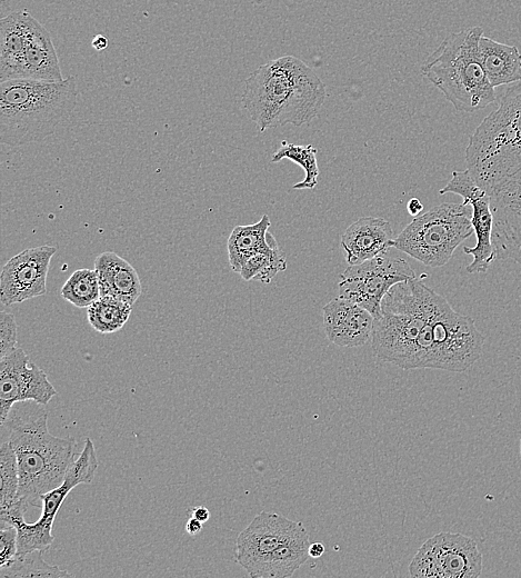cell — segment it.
<instances>
[{"mask_svg":"<svg viewBox=\"0 0 521 578\" xmlns=\"http://www.w3.org/2000/svg\"><path fill=\"white\" fill-rule=\"evenodd\" d=\"M325 86L302 60L287 54L261 64L246 80L242 106L260 132L309 123L322 108Z\"/></svg>","mask_w":521,"mask_h":578,"instance_id":"obj_1","label":"cell"},{"mask_svg":"<svg viewBox=\"0 0 521 578\" xmlns=\"http://www.w3.org/2000/svg\"><path fill=\"white\" fill-rule=\"evenodd\" d=\"M78 93L73 76L59 81H1L0 141L20 147L51 136L73 111Z\"/></svg>","mask_w":521,"mask_h":578,"instance_id":"obj_2","label":"cell"},{"mask_svg":"<svg viewBox=\"0 0 521 578\" xmlns=\"http://www.w3.org/2000/svg\"><path fill=\"white\" fill-rule=\"evenodd\" d=\"M8 441L18 461V498L27 506H42L41 496L60 486L72 466L74 440L50 434L43 410L8 416Z\"/></svg>","mask_w":521,"mask_h":578,"instance_id":"obj_3","label":"cell"},{"mask_svg":"<svg viewBox=\"0 0 521 578\" xmlns=\"http://www.w3.org/2000/svg\"><path fill=\"white\" fill-rule=\"evenodd\" d=\"M444 299L419 278L391 287L373 323L374 355L384 362L412 369L418 338Z\"/></svg>","mask_w":521,"mask_h":578,"instance_id":"obj_4","label":"cell"},{"mask_svg":"<svg viewBox=\"0 0 521 578\" xmlns=\"http://www.w3.org/2000/svg\"><path fill=\"white\" fill-rule=\"evenodd\" d=\"M482 36L481 27L451 33L421 67V73L459 111L474 112L497 99L479 53Z\"/></svg>","mask_w":521,"mask_h":578,"instance_id":"obj_5","label":"cell"},{"mask_svg":"<svg viewBox=\"0 0 521 578\" xmlns=\"http://www.w3.org/2000/svg\"><path fill=\"white\" fill-rule=\"evenodd\" d=\"M465 161L475 182L488 192L521 169V83L509 88L498 108L475 128Z\"/></svg>","mask_w":521,"mask_h":578,"instance_id":"obj_6","label":"cell"},{"mask_svg":"<svg viewBox=\"0 0 521 578\" xmlns=\"http://www.w3.org/2000/svg\"><path fill=\"white\" fill-rule=\"evenodd\" d=\"M483 343L474 320L455 311L444 299L418 338L412 369L463 372L479 360Z\"/></svg>","mask_w":521,"mask_h":578,"instance_id":"obj_7","label":"cell"},{"mask_svg":"<svg viewBox=\"0 0 521 578\" xmlns=\"http://www.w3.org/2000/svg\"><path fill=\"white\" fill-rule=\"evenodd\" d=\"M471 213V206L463 202L434 206L405 226L394 238L393 248L424 266L442 267L472 235Z\"/></svg>","mask_w":521,"mask_h":578,"instance_id":"obj_8","label":"cell"},{"mask_svg":"<svg viewBox=\"0 0 521 578\" xmlns=\"http://www.w3.org/2000/svg\"><path fill=\"white\" fill-rule=\"evenodd\" d=\"M94 445L90 438L84 441L80 456L73 461L62 484L41 496L42 511L32 524L24 521L27 506L19 501L4 511H0V525H12L17 529L18 555L50 549L54 537L52 527L56 516L68 494L78 485L91 484L98 469Z\"/></svg>","mask_w":521,"mask_h":578,"instance_id":"obj_9","label":"cell"},{"mask_svg":"<svg viewBox=\"0 0 521 578\" xmlns=\"http://www.w3.org/2000/svg\"><path fill=\"white\" fill-rule=\"evenodd\" d=\"M481 572L482 555L475 540L460 532L430 537L409 565L413 578H477Z\"/></svg>","mask_w":521,"mask_h":578,"instance_id":"obj_10","label":"cell"},{"mask_svg":"<svg viewBox=\"0 0 521 578\" xmlns=\"http://www.w3.org/2000/svg\"><path fill=\"white\" fill-rule=\"evenodd\" d=\"M413 278L417 276L405 259L379 256L358 265H348L340 275L339 297L367 309L375 319L390 288Z\"/></svg>","mask_w":521,"mask_h":578,"instance_id":"obj_11","label":"cell"},{"mask_svg":"<svg viewBox=\"0 0 521 578\" xmlns=\"http://www.w3.org/2000/svg\"><path fill=\"white\" fill-rule=\"evenodd\" d=\"M57 395L46 372L21 348L0 359V422L4 423L18 402L33 401L46 406Z\"/></svg>","mask_w":521,"mask_h":578,"instance_id":"obj_12","label":"cell"},{"mask_svg":"<svg viewBox=\"0 0 521 578\" xmlns=\"http://www.w3.org/2000/svg\"><path fill=\"white\" fill-rule=\"evenodd\" d=\"M455 193L462 197L464 205L472 208L471 223L475 235V245L464 247L463 251L473 257L467 267L469 273L487 272L494 258L492 245L493 215L490 193L481 188L468 169L452 171L450 181L439 190L440 195Z\"/></svg>","mask_w":521,"mask_h":578,"instance_id":"obj_13","label":"cell"},{"mask_svg":"<svg viewBox=\"0 0 521 578\" xmlns=\"http://www.w3.org/2000/svg\"><path fill=\"white\" fill-rule=\"evenodd\" d=\"M303 527L302 522L282 515L260 512L237 537L236 561L250 577L256 578L267 558Z\"/></svg>","mask_w":521,"mask_h":578,"instance_id":"obj_14","label":"cell"},{"mask_svg":"<svg viewBox=\"0 0 521 578\" xmlns=\"http://www.w3.org/2000/svg\"><path fill=\"white\" fill-rule=\"evenodd\" d=\"M57 248L39 246L11 257L0 273V301L12 306L47 292V277Z\"/></svg>","mask_w":521,"mask_h":578,"instance_id":"obj_15","label":"cell"},{"mask_svg":"<svg viewBox=\"0 0 521 578\" xmlns=\"http://www.w3.org/2000/svg\"><path fill=\"white\" fill-rule=\"evenodd\" d=\"M495 260L512 259L521 267V169L490 192Z\"/></svg>","mask_w":521,"mask_h":578,"instance_id":"obj_16","label":"cell"},{"mask_svg":"<svg viewBox=\"0 0 521 578\" xmlns=\"http://www.w3.org/2000/svg\"><path fill=\"white\" fill-rule=\"evenodd\" d=\"M322 322L331 342L353 348L372 338L374 317L355 302L338 297L322 307Z\"/></svg>","mask_w":521,"mask_h":578,"instance_id":"obj_17","label":"cell"},{"mask_svg":"<svg viewBox=\"0 0 521 578\" xmlns=\"http://www.w3.org/2000/svg\"><path fill=\"white\" fill-rule=\"evenodd\" d=\"M13 79L62 80V72L49 31L30 13L26 18V44Z\"/></svg>","mask_w":521,"mask_h":578,"instance_id":"obj_18","label":"cell"},{"mask_svg":"<svg viewBox=\"0 0 521 578\" xmlns=\"http://www.w3.org/2000/svg\"><path fill=\"white\" fill-rule=\"evenodd\" d=\"M390 222L378 217H361L341 236L340 245L349 266L385 255L393 247Z\"/></svg>","mask_w":521,"mask_h":578,"instance_id":"obj_19","label":"cell"},{"mask_svg":"<svg viewBox=\"0 0 521 578\" xmlns=\"http://www.w3.org/2000/svg\"><path fill=\"white\" fill-rule=\"evenodd\" d=\"M94 270L100 285V296H110L134 305L142 293V285L134 267L114 251L97 256Z\"/></svg>","mask_w":521,"mask_h":578,"instance_id":"obj_20","label":"cell"},{"mask_svg":"<svg viewBox=\"0 0 521 578\" xmlns=\"http://www.w3.org/2000/svg\"><path fill=\"white\" fill-rule=\"evenodd\" d=\"M270 225V218L264 213L254 223L233 228L228 238L227 249L229 265L234 272L239 273L251 256L278 246L275 238L269 231Z\"/></svg>","mask_w":521,"mask_h":578,"instance_id":"obj_21","label":"cell"},{"mask_svg":"<svg viewBox=\"0 0 521 578\" xmlns=\"http://www.w3.org/2000/svg\"><path fill=\"white\" fill-rule=\"evenodd\" d=\"M479 53L484 72L493 88L521 81V53L515 46L482 36Z\"/></svg>","mask_w":521,"mask_h":578,"instance_id":"obj_22","label":"cell"},{"mask_svg":"<svg viewBox=\"0 0 521 578\" xmlns=\"http://www.w3.org/2000/svg\"><path fill=\"white\" fill-rule=\"evenodd\" d=\"M309 545V535L303 527L267 558L256 578L291 577L307 561Z\"/></svg>","mask_w":521,"mask_h":578,"instance_id":"obj_23","label":"cell"},{"mask_svg":"<svg viewBox=\"0 0 521 578\" xmlns=\"http://www.w3.org/2000/svg\"><path fill=\"white\" fill-rule=\"evenodd\" d=\"M27 13L13 11L0 21V81L13 79L26 44Z\"/></svg>","mask_w":521,"mask_h":578,"instance_id":"obj_24","label":"cell"},{"mask_svg":"<svg viewBox=\"0 0 521 578\" xmlns=\"http://www.w3.org/2000/svg\"><path fill=\"white\" fill-rule=\"evenodd\" d=\"M87 309L88 322L97 332L112 333L128 322L132 305L110 296H100Z\"/></svg>","mask_w":521,"mask_h":578,"instance_id":"obj_25","label":"cell"},{"mask_svg":"<svg viewBox=\"0 0 521 578\" xmlns=\"http://www.w3.org/2000/svg\"><path fill=\"white\" fill-rule=\"evenodd\" d=\"M318 149L312 144H294L287 140L281 141V146L271 157L272 162L289 159L301 166L304 170V179L293 185V189H313L318 183L319 168L317 162Z\"/></svg>","mask_w":521,"mask_h":578,"instance_id":"obj_26","label":"cell"},{"mask_svg":"<svg viewBox=\"0 0 521 578\" xmlns=\"http://www.w3.org/2000/svg\"><path fill=\"white\" fill-rule=\"evenodd\" d=\"M61 297L78 308H88L100 297V285L94 269L81 268L63 283Z\"/></svg>","mask_w":521,"mask_h":578,"instance_id":"obj_27","label":"cell"},{"mask_svg":"<svg viewBox=\"0 0 521 578\" xmlns=\"http://www.w3.org/2000/svg\"><path fill=\"white\" fill-rule=\"evenodd\" d=\"M287 269V259L279 245L251 256L242 266L240 276L243 280H257L270 283L278 272Z\"/></svg>","mask_w":521,"mask_h":578,"instance_id":"obj_28","label":"cell"},{"mask_svg":"<svg viewBox=\"0 0 521 578\" xmlns=\"http://www.w3.org/2000/svg\"><path fill=\"white\" fill-rule=\"evenodd\" d=\"M41 550H36L23 556H17L13 562L0 569L1 578H22V577H42V578H64L72 577L66 570L58 566L47 564L42 558Z\"/></svg>","mask_w":521,"mask_h":578,"instance_id":"obj_29","label":"cell"},{"mask_svg":"<svg viewBox=\"0 0 521 578\" xmlns=\"http://www.w3.org/2000/svg\"><path fill=\"white\" fill-rule=\"evenodd\" d=\"M19 469L16 452L9 441L0 447V511L19 500Z\"/></svg>","mask_w":521,"mask_h":578,"instance_id":"obj_30","label":"cell"},{"mask_svg":"<svg viewBox=\"0 0 521 578\" xmlns=\"http://www.w3.org/2000/svg\"><path fill=\"white\" fill-rule=\"evenodd\" d=\"M18 326L12 313L0 312V359L13 351L17 347Z\"/></svg>","mask_w":521,"mask_h":578,"instance_id":"obj_31","label":"cell"},{"mask_svg":"<svg viewBox=\"0 0 521 578\" xmlns=\"http://www.w3.org/2000/svg\"><path fill=\"white\" fill-rule=\"evenodd\" d=\"M0 569L13 562L18 555L17 529L12 525H0Z\"/></svg>","mask_w":521,"mask_h":578,"instance_id":"obj_32","label":"cell"},{"mask_svg":"<svg viewBox=\"0 0 521 578\" xmlns=\"http://www.w3.org/2000/svg\"><path fill=\"white\" fill-rule=\"evenodd\" d=\"M202 524L203 522H201L200 520L196 519L194 517H191L187 521L186 531L191 536L197 535L202 530Z\"/></svg>","mask_w":521,"mask_h":578,"instance_id":"obj_33","label":"cell"},{"mask_svg":"<svg viewBox=\"0 0 521 578\" xmlns=\"http://www.w3.org/2000/svg\"><path fill=\"white\" fill-rule=\"evenodd\" d=\"M191 517H194L201 522H206L210 518V512L207 507L198 506L191 510Z\"/></svg>","mask_w":521,"mask_h":578,"instance_id":"obj_34","label":"cell"},{"mask_svg":"<svg viewBox=\"0 0 521 578\" xmlns=\"http://www.w3.org/2000/svg\"><path fill=\"white\" fill-rule=\"evenodd\" d=\"M407 210L411 216H417L423 210V205L418 198H411L407 203Z\"/></svg>","mask_w":521,"mask_h":578,"instance_id":"obj_35","label":"cell"},{"mask_svg":"<svg viewBox=\"0 0 521 578\" xmlns=\"http://www.w3.org/2000/svg\"><path fill=\"white\" fill-rule=\"evenodd\" d=\"M325 547L320 541H314L309 545V557L319 558L324 554Z\"/></svg>","mask_w":521,"mask_h":578,"instance_id":"obj_36","label":"cell"},{"mask_svg":"<svg viewBox=\"0 0 521 578\" xmlns=\"http://www.w3.org/2000/svg\"><path fill=\"white\" fill-rule=\"evenodd\" d=\"M91 44L96 50L101 51L108 47V39L102 34H97Z\"/></svg>","mask_w":521,"mask_h":578,"instance_id":"obj_37","label":"cell"},{"mask_svg":"<svg viewBox=\"0 0 521 578\" xmlns=\"http://www.w3.org/2000/svg\"><path fill=\"white\" fill-rule=\"evenodd\" d=\"M520 455H521V438H520Z\"/></svg>","mask_w":521,"mask_h":578,"instance_id":"obj_38","label":"cell"}]
</instances>
